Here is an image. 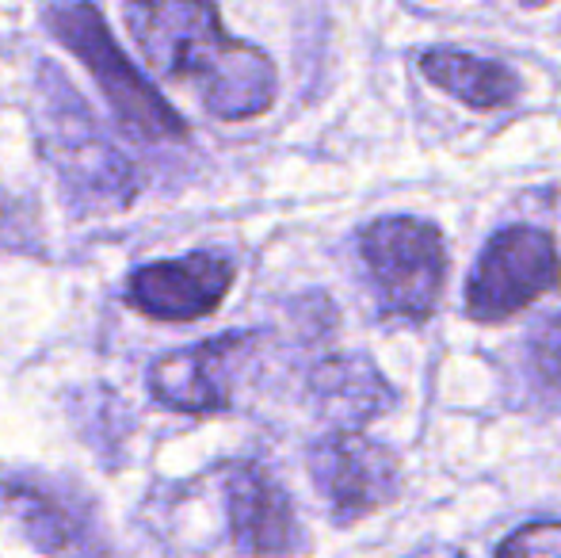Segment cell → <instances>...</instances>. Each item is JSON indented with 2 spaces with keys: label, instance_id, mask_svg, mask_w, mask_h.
I'll use <instances>...</instances> for the list:
<instances>
[{
  "label": "cell",
  "instance_id": "6da1fadb",
  "mask_svg": "<svg viewBox=\"0 0 561 558\" xmlns=\"http://www.w3.org/2000/svg\"><path fill=\"white\" fill-rule=\"evenodd\" d=\"M123 15L149 69L192 84L215 119H252L275 104L272 58L226 35L215 0H126Z\"/></svg>",
  "mask_w": 561,
  "mask_h": 558
},
{
  "label": "cell",
  "instance_id": "7a4b0ae2",
  "mask_svg": "<svg viewBox=\"0 0 561 558\" xmlns=\"http://www.w3.org/2000/svg\"><path fill=\"white\" fill-rule=\"evenodd\" d=\"M38 141H43L46 161L58 169L61 187L77 210H96L112 215L134 203L138 195V172L115 149V141L100 130L84 100L73 84L54 66L38 69Z\"/></svg>",
  "mask_w": 561,
  "mask_h": 558
},
{
  "label": "cell",
  "instance_id": "3957f363",
  "mask_svg": "<svg viewBox=\"0 0 561 558\" xmlns=\"http://www.w3.org/2000/svg\"><path fill=\"white\" fill-rule=\"evenodd\" d=\"M46 23L100 81V92L112 104L115 119L146 141H187V123L172 104L141 77V69L118 50L104 15L89 0H66L46 12Z\"/></svg>",
  "mask_w": 561,
  "mask_h": 558
},
{
  "label": "cell",
  "instance_id": "277c9868",
  "mask_svg": "<svg viewBox=\"0 0 561 558\" xmlns=\"http://www.w3.org/2000/svg\"><path fill=\"white\" fill-rule=\"evenodd\" d=\"M359 253L386 314L424 321L436 310L447 276V249L432 223L386 215L359 234Z\"/></svg>",
  "mask_w": 561,
  "mask_h": 558
},
{
  "label": "cell",
  "instance_id": "5b68a950",
  "mask_svg": "<svg viewBox=\"0 0 561 558\" xmlns=\"http://www.w3.org/2000/svg\"><path fill=\"white\" fill-rule=\"evenodd\" d=\"M561 283V257L550 234L535 226H508L481 249L466 283V314L473 321H504L554 291Z\"/></svg>",
  "mask_w": 561,
  "mask_h": 558
},
{
  "label": "cell",
  "instance_id": "8992f818",
  "mask_svg": "<svg viewBox=\"0 0 561 558\" xmlns=\"http://www.w3.org/2000/svg\"><path fill=\"white\" fill-rule=\"evenodd\" d=\"M306 463L336 524L363 521L375 509L390 505L401 490V467L393 452L363 432H325L321 440H313Z\"/></svg>",
  "mask_w": 561,
  "mask_h": 558
},
{
  "label": "cell",
  "instance_id": "52a82bcc",
  "mask_svg": "<svg viewBox=\"0 0 561 558\" xmlns=\"http://www.w3.org/2000/svg\"><path fill=\"white\" fill-rule=\"evenodd\" d=\"M229 539L244 558H290L306 547L290 493L260 463H237L226 475Z\"/></svg>",
  "mask_w": 561,
  "mask_h": 558
},
{
  "label": "cell",
  "instance_id": "ba28073f",
  "mask_svg": "<svg viewBox=\"0 0 561 558\" xmlns=\"http://www.w3.org/2000/svg\"><path fill=\"white\" fill-rule=\"evenodd\" d=\"M233 287V264L218 253H192L138 269L126 283V298L157 321H195L218 310Z\"/></svg>",
  "mask_w": 561,
  "mask_h": 558
},
{
  "label": "cell",
  "instance_id": "9c48e42d",
  "mask_svg": "<svg viewBox=\"0 0 561 558\" xmlns=\"http://www.w3.org/2000/svg\"><path fill=\"white\" fill-rule=\"evenodd\" d=\"M252 344L249 333H226L203 341L195 349H180L161 356L149 367V395L176 413H218L229 406L233 360L244 356Z\"/></svg>",
  "mask_w": 561,
  "mask_h": 558
},
{
  "label": "cell",
  "instance_id": "30bf717a",
  "mask_svg": "<svg viewBox=\"0 0 561 558\" xmlns=\"http://www.w3.org/2000/svg\"><path fill=\"white\" fill-rule=\"evenodd\" d=\"M0 498L46 558H107L89 521L38 478H4Z\"/></svg>",
  "mask_w": 561,
  "mask_h": 558
},
{
  "label": "cell",
  "instance_id": "8fae6325",
  "mask_svg": "<svg viewBox=\"0 0 561 558\" xmlns=\"http://www.w3.org/2000/svg\"><path fill=\"white\" fill-rule=\"evenodd\" d=\"M310 398L336 429L359 432V424L382 418L398 406L386 375L367 356H329L310 372Z\"/></svg>",
  "mask_w": 561,
  "mask_h": 558
},
{
  "label": "cell",
  "instance_id": "7c38bea8",
  "mask_svg": "<svg viewBox=\"0 0 561 558\" xmlns=\"http://www.w3.org/2000/svg\"><path fill=\"white\" fill-rule=\"evenodd\" d=\"M421 73L428 77L436 89H444L447 96L462 100L473 112H496L508 107L516 100V73L501 61L478 58V54L462 50H424L421 54Z\"/></svg>",
  "mask_w": 561,
  "mask_h": 558
},
{
  "label": "cell",
  "instance_id": "4fadbf2b",
  "mask_svg": "<svg viewBox=\"0 0 561 558\" xmlns=\"http://www.w3.org/2000/svg\"><path fill=\"white\" fill-rule=\"evenodd\" d=\"M496 558H561V521H539L516 528L496 547Z\"/></svg>",
  "mask_w": 561,
  "mask_h": 558
},
{
  "label": "cell",
  "instance_id": "5bb4252c",
  "mask_svg": "<svg viewBox=\"0 0 561 558\" xmlns=\"http://www.w3.org/2000/svg\"><path fill=\"white\" fill-rule=\"evenodd\" d=\"M531 367L542 387L561 390V314L547 321L531 341Z\"/></svg>",
  "mask_w": 561,
  "mask_h": 558
},
{
  "label": "cell",
  "instance_id": "9a60e30c",
  "mask_svg": "<svg viewBox=\"0 0 561 558\" xmlns=\"http://www.w3.org/2000/svg\"><path fill=\"white\" fill-rule=\"evenodd\" d=\"M405 558H466V555L458 551V547H450V544H428V547H421V551H413Z\"/></svg>",
  "mask_w": 561,
  "mask_h": 558
},
{
  "label": "cell",
  "instance_id": "2e32d148",
  "mask_svg": "<svg viewBox=\"0 0 561 558\" xmlns=\"http://www.w3.org/2000/svg\"><path fill=\"white\" fill-rule=\"evenodd\" d=\"M519 4H527V8H539V4H547V0H519Z\"/></svg>",
  "mask_w": 561,
  "mask_h": 558
}]
</instances>
